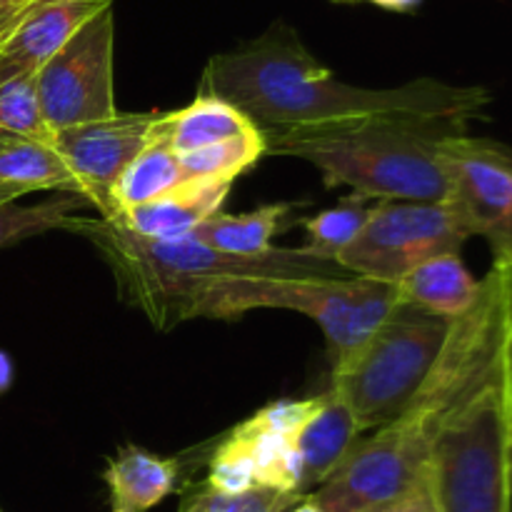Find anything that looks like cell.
<instances>
[{
    "label": "cell",
    "instance_id": "1",
    "mask_svg": "<svg viewBox=\"0 0 512 512\" xmlns=\"http://www.w3.org/2000/svg\"><path fill=\"white\" fill-rule=\"evenodd\" d=\"M200 95L225 100L260 130L365 115H415L468 125L493 103L483 85H453L435 78L410 80L398 88L343 83L283 20L235 50L213 55L203 70Z\"/></svg>",
    "mask_w": 512,
    "mask_h": 512
},
{
    "label": "cell",
    "instance_id": "2",
    "mask_svg": "<svg viewBox=\"0 0 512 512\" xmlns=\"http://www.w3.org/2000/svg\"><path fill=\"white\" fill-rule=\"evenodd\" d=\"M512 298V270L493 265L480 280L473 308L458 318L428 380L398 420L360 438L345 463L318 485L310 503L320 512H385L428 475L435 433L503 360Z\"/></svg>",
    "mask_w": 512,
    "mask_h": 512
},
{
    "label": "cell",
    "instance_id": "3",
    "mask_svg": "<svg viewBox=\"0 0 512 512\" xmlns=\"http://www.w3.org/2000/svg\"><path fill=\"white\" fill-rule=\"evenodd\" d=\"M260 133L265 155L315 165L328 188L348 185L373 203H445L450 188L438 145L448 135L465 133V125L415 115H365Z\"/></svg>",
    "mask_w": 512,
    "mask_h": 512
},
{
    "label": "cell",
    "instance_id": "4",
    "mask_svg": "<svg viewBox=\"0 0 512 512\" xmlns=\"http://www.w3.org/2000/svg\"><path fill=\"white\" fill-rule=\"evenodd\" d=\"M63 230L88 240L118 280L120 295L138 305L158 328L188 320L195 293L230 278H350L338 263L300 248H270L260 255H233L193 238L150 240L103 218H70Z\"/></svg>",
    "mask_w": 512,
    "mask_h": 512
},
{
    "label": "cell",
    "instance_id": "5",
    "mask_svg": "<svg viewBox=\"0 0 512 512\" xmlns=\"http://www.w3.org/2000/svg\"><path fill=\"white\" fill-rule=\"evenodd\" d=\"M398 303L393 283L360 278H230L195 293L188 318H240L275 308L308 315L323 328L333 368L343 365Z\"/></svg>",
    "mask_w": 512,
    "mask_h": 512
},
{
    "label": "cell",
    "instance_id": "6",
    "mask_svg": "<svg viewBox=\"0 0 512 512\" xmlns=\"http://www.w3.org/2000/svg\"><path fill=\"white\" fill-rule=\"evenodd\" d=\"M455 320L398 298L365 343L333 368L330 390L358 418L360 430H380L408 410L450 338Z\"/></svg>",
    "mask_w": 512,
    "mask_h": 512
},
{
    "label": "cell",
    "instance_id": "7",
    "mask_svg": "<svg viewBox=\"0 0 512 512\" xmlns=\"http://www.w3.org/2000/svg\"><path fill=\"white\" fill-rule=\"evenodd\" d=\"M510 438L500 360L495 373L445 418L430 445V485L440 512H510Z\"/></svg>",
    "mask_w": 512,
    "mask_h": 512
},
{
    "label": "cell",
    "instance_id": "8",
    "mask_svg": "<svg viewBox=\"0 0 512 512\" xmlns=\"http://www.w3.org/2000/svg\"><path fill=\"white\" fill-rule=\"evenodd\" d=\"M470 238L473 235L448 200H378L358 238L340 253L338 265L360 278L395 285L425 260L460 255Z\"/></svg>",
    "mask_w": 512,
    "mask_h": 512
},
{
    "label": "cell",
    "instance_id": "9",
    "mask_svg": "<svg viewBox=\"0 0 512 512\" xmlns=\"http://www.w3.org/2000/svg\"><path fill=\"white\" fill-rule=\"evenodd\" d=\"M115 10L90 18L43 68L35 93L50 133L118 113L113 88Z\"/></svg>",
    "mask_w": 512,
    "mask_h": 512
},
{
    "label": "cell",
    "instance_id": "10",
    "mask_svg": "<svg viewBox=\"0 0 512 512\" xmlns=\"http://www.w3.org/2000/svg\"><path fill=\"white\" fill-rule=\"evenodd\" d=\"M448 203L473 238L488 240L493 265L512 270V148L458 133L440 140Z\"/></svg>",
    "mask_w": 512,
    "mask_h": 512
},
{
    "label": "cell",
    "instance_id": "11",
    "mask_svg": "<svg viewBox=\"0 0 512 512\" xmlns=\"http://www.w3.org/2000/svg\"><path fill=\"white\" fill-rule=\"evenodd\" d=\"M153 113H113L110 118L55 130L53 145L78 180L80 195L103 220H115L113 190L130 160L145 148Z\"/></svg>",
    "mask_w": 512,
    "mask_h": 512
},
{
    "label": "cell",
    "instance_id": "12",
    "mask_svg": "<svg viewBox=\"0 0 512 512\" xmlns=\"http://www.w3.org/2000/svg\"><path fill=\"white\" fill-rule=\"evenodd\" d=\"M110 5L113 0H35L0 43V85L38 73L90 18Z\"/></svg>",
    "mask_w": 512,
    "mask_h": 512
},
{
    "label": "cell",
    "instance_id": "13",
    "mask_svg": "<svg viewBox=\"0 0 512 512\" xmlns=\"http://www.w3.org/2000/svg\"><path fill=\"white\" fill-rule=\"evenodd\" d=\"M363 438L358 418L335 390L323 393L318 410L293 435V448L303 465V490L323 485L345 463Z\"/></svg>",
    "mask_w": 512,
    "mask_h": 512
},
{
    "label": "cell",
    "instance_id": "14",
    "mask_svg": "<svg viewBox=\"0 0 512 512\" xmlns=\"http://www.w3.org/2000/svg\"><path fill=\"white\" fill-rule=\"evenodd\" d=\"M230 185L215 183H185L183 188L163 195L158 200L130 208L120 213L113 223L123 225L130 233L150 240H180L188 238L200 223L215 215L228 198Z\"/></svg>",
    "mask_w": 512,
    "mask_h": 512
},
{
    "label": "cell",
    "instance_id": "15",
    "mask_svg": "<svg viewBox=\"0 0 512 512\" xmlns=\"http://www.w3.org/2000/svg\"><path fill=\"white\" fill-rule=\"evenodd\" d=\"M395 288H398V298L405 303L418 305L440 318L458 320L478 300L480 280L465 268L460 255L450 253L425 260L405 278H400Z\"/></svg>",
    "mask_w": 512,
    "mask_h": 512
},
{
    "label": "cell",
    "instance_id": "16",
    "mask_svg": "<svg viewBox=\"0 0 512 512\" xmlns=\"http://www.w3.org/2000/svg\"><path fill=\"white\" fill-rule=\"evenodd\" d=\"M258 125L233 108L230 103L210 95H198L183 110L168 115H155L150 133L165 140L178 155L193 153V150L208 148V145L223 143V140L238 138V135L253 133Z\"/></svg>",
    "mask_w": 512,
    "mask_h": 512
},
{
    "label": "cell",
    "instance_id": "17",
    "mask_svg": "<svg viewBox=\"0 0 512 512\" xmlns=\"http://www.w3.org/2000/svg\"><path fill=\"white\" fill-rule=\"evenodd\" d=\"M105 483L113 498V510L145 512L163 503L175 490L180 478L178 460L160 458L138 445H123L108 460Z\"/></svg>",
    "mask_w": 512,
    "mask_h": 512
},
{
    "label": "cell",
    "instance_id": "18",
    "mask_svg": "<svg viewBox=\"0 0 512 512\" xmlns=\"http://www.w3.org/2000/svg\"><path fill=\"white\" fill-rule=\"evenodd\" d=\"M298 203H270L243 215H210L188 238L233 255H260L273 248V235L295 223Z\"/></svg>",
    "mask_w": 512,
    "mask_h": 512
},
{
    "label": "cell",
    "instance_id": "19",
    "mask_svg": "<svg viewBox=\"0 0 512 512\" xmlns=\"http://www.w3.org/2000/svg\"><path fill=\"white\" fill-rule=\"evenodd\" d=\"M0 183L28 195L35 190H58L80 195L78 180L50 140L13 138L0 145Z\"/></svg>",
    "mask_w": 512,
    "mask_h": 512
},
{
    "label": "cell",
    "instance_id": "20",
    "mask_svg": "<svg viewBox=\"0 0 512 512\" xmlns=\"http://www.w3.org/2000/svg\"><path fill=\"white\" fill-rule=\"evenodd\" d=\"M185 183H190V180L185 178L183 165H180V155L175 153L165 140L155 138V135L150 133L145 148L130 160V165L123 170L118 185H115V220H118L120 213H125V210L138 208V205L150 203V200L163 198V195L183 188Z\"/></svg>",
    "mask_w": 512,
    "mask_h": 512
},
{
    "label": "cell",
    "instance_id": "21",
    "mask_svg": "<svg viewBox=\"0 0 512 512\" xmlns=\"http://www.w3.org/2000/svg\"><path fill=\"white\" fill-rule=\"evenodd\" d=\"M373 200L363 198V195H348L340 200L335 208L323 210V213L313 215L303 223L305 228V245L300 250L313 258L328 260V263H338L340 253L353 243L360 235V230L368 223L370 213H373Z\"/></svg>",
    "mask_w": 512,
    "mask_h": 512
},
{
    "label": "cell",
    "instance_id": "22",
    "mask_svg": "<svg viewBox=\"0 0 512 512\" xmlns=\"http://www.w3.org/2000/svg\"><path fill=\"white\" fill-rule=\"evenodd\" d=\"M263 155L265 138L258 128L253 133L180 155V165H183V173L190 183L233 185V180L240 173H245L250 165L258 163Z\"/></svg>",
    "mask_w": 512,
    "mask_h": 512
},
{
    "label": "cell",
    "instance_id": "23",
    "mask_svg": "<svg viewBox=\"0 0 512 512\" xmlns=\"http://www.w3.org/2000/svg\"><path fill=\"white\" fill-rule=\"evenodd\" d=\"M88 205L90 203L83 195L73 193H60V198L33 205H20L18 200L0 203V248H8L25 238H35L48 230H63L65 223Z\"/></svg>",
    "mask_w": 512,
    "mask_h": 512
},
{
    "label": "cell",
    "instance_id": "24",
    "mask_svg": "<svg viewBox=\"0 0 512 512\" xmlns=\"http://www.w3.org/2000/svg\"><path fill=\"white\" fill-rule=\"evenodd\" d=\"M303 500V495L283 493L265 485H255L243 493H223L203 483L185 493L178 512H288Z\"/></svg>",
    "mask_w": 512,
    "mask_h": 512
},
{
    "label": "cell",
    "instance_id": "25",
    "mask_svg": "<svg viewBox=\"0 0 512 512\" xmlns=\"http://www.w3.org/2000/svg\"><path fill=\"white\" fill-rule=\"evenodd\" d=\"M0 138H53L40 110L38 93H35V75L0 85Z\"/></svg>",
    "mask_w": 512,
    "mask_h": 512
},
{
    "label": "cell",
    "instance_id": "26",
    "mask_svg": "<svg viewBox=\"0 0 512 512\" xmlns=\"http://www.w3.org/2000/svg\"><path fill=\"white\" fill-rule=\"evenodd\" d=\"M385 512H440L438 503H435L433 485H430V470L428 475H425L423 483H420L408 498H403L398 505H393V508Z\"/></svg>",
    "mask_w": 512,
    "mask_h": 512
},
{
    "label": "cell",
    "instance_id": "27",
    "mask_svg": "<svg viewBox=\"0 0 512 512\" xmlns=\"http://www.w3.org/2000/svg\"><path fill=\"white\" fill-rule=\"evenodd\" d=\"M35 0H0V43L10 35V30L25 18Z\"/></svg>",
    "mask_w": 512,
    "mask_h": 512
},
{
    "label": "cell",
    "instance_id": "28",
    "mask_svg": "<svg viewBox=\"0 0 512 512\" xmlns=\"http://www.w3.org/2000/svg\"><path fill=\"white\" fill-rule=\"evenodd\" d=\"M503 380H505V393H508V410H510V435H512V298H510V315H508V333H505V353H503Z\"/></svg>",
    "mask_w": 512,
    "mask_h": 512
},
{
    "label": "cell",
    "instance_id": "29",
    "mask_svg": "<svg viewBox=\"0 0 512 512\" xmlns=\"http://www.w3.org/2000/svg\"><path fill=\"white\" fill-rule=\"evenodd\" d=\"M358 3H373V5H378V8L398 10V13H405V10L418 8L420 0H358Z\"/></svg>",
    "mask_w": 512,
    "mask_h": 512
},
{
    "label": "cell",
    "instance_id": "30",
    "mask_svg": "<svg viewBox=\"0 0 512 512\" xmlns=\"http://www.w3.org/2000/svg\"><path fill=\"white\" fill-rule=\"evenodd\" d=\"M10 383H13V363H10L8 355L0 350V393H5V390L10 388Z\"/></svg>",
    "mask_w": 512,
    "mask_h": 512
},
{
    "label": "cell",
    "instance_id": "31",
    "mask_svg": "<svg viewBox=\"0 0 512 512\" xmlns=\"http://www.w3.org/2000/svg\"><path fill=\"white\" fill-rule=\"evenodd\" d=\"M18 198H23V193H20L18 188H10V185L0 183V203H8V200H18Z\"/></svg>",
    "mask_w": 512,
    "mask_h": 512
},
{
    "label": "cell",
    "instance_id": "32",
    "mask_svg": "<svg viewBox=\"0 0 512 512\" xmlns=\"http://www.w3.org/2000/svg\"><path fill=\"white\" fill-rule=\"evenodd\" d=\"M288 512H320L318 508H315V505L313 503H310V500L308 498H305L303 500V503H298V505H295V508L293 510H288Z\"/></svg>",
    "mask_w": 512,
    "mask_h": 512
},
{
    "label": "cell",
    "instance_id": "33",
    "mask_svg": "<svg viewBox=\"0 0 512 512\" xmlns=\"http://www.w3.org/2000/svg\"><path fill=\"white\" fill-rule=\"evenodd\" d=\"M508 480H510V495H512V438H510V448H508Z\"/></svg>",
    "mask_w": 512,
    "mask_h": 512
},
{
    "label": "cell",
    "instance_id": "34",
    "mask_svg": "<svg viewBox=\"0 0 512 512\" xmlns=\"http://www.w3.org/2000/svg\"><path fill=\"white\" fill-rule=\"evenodd\" d=\"M333 3H358V0H333Z\"/></svg>",
    "mask_w": 512,
    "mask_h": 512
},
{
    "label": "cell",
    "instance_id": "35",
    "mask_svg": "<svg viewBox=\"0 0 512 512\" xmlns=\"http://www.w3.org/2000/svg\"><path fill=\"white\" fill-rule=\"evenodd\" d=\"M8 140H13V138H0V145H5V143H8Z\"/></svg>",
    "mask_w": 512,
    "mask_h": 512
},
{
    "label": "cell",
    "instance_id": "36",
    "mask_svg": "<svg viewBox=\"0 0 512 512\" xmlns=\"http://www.w3.org/2000/svg\"><path fill=\"white\" fill-rule=\"evenodd\" d=\"M113 512H125V510H113Z\"/></svg>",
    "mask_w": 512,
    "mask_h": 512
},
{
    "label": "cell",
    "instance_id": "37",
    "mask_svg": "<svg viewBox=\"0 0 512 512\" xmlns=\"http://www.w3.org/2000/svg\"><path fill=\"white\" fill-rule=\"evenodd\" d=\"M0 512H3V510H0Z\"/></svg>",
    "mask_w": 512,
    "mask_h": 512
}]
</instances>
